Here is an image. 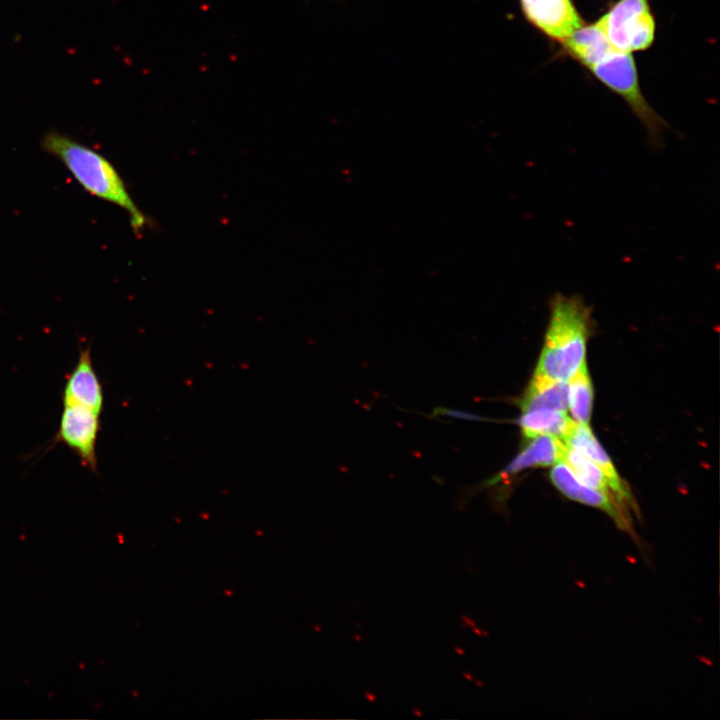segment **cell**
I'll return each mask as SVG.
<instances>
[{"label":"cell","instance_id":"cell-7","mask_svg":"<svg viewBox=\"0 0 720 720\" xmlns=\"http://www.w3.org/2000/svg\"><path fill=\"white\" fill-rule=\"evenodd\" d=\"M527 21L548 37L563 42L583 25L572 0H519Z\"/></svg>","mask_w":720,"mask_h":720},{"label":"cell","instance_id":"cell-8","mask_svg":"<svg viewBox=\"0 0 720 720\" xmlns=\"http://www.w3.org/2000/svg\"><path fill=\"white\" fill-rule=\"evenodd\" d=\"M63 403L78 404L100 414L103 410V387L93 366L90 345L80 348L78 360L66 378Z\"/></svg>","mask_w":720,"mask_h":720},{"label":"cell","instance_id":"cell-6","mask_svg":"<svg viewBox=\"0 0 720 720\" xmlns=\"http://www.w3.org/2000/svg\"><path fill=\"white\" fill-rule=\"evenodd\" d=\"M550 479L554 486L569 499L603 511L619 529L632 536L635 535L636 518L600 492L581 483L564 460L557 462L552 468Z\"/></svg>","mask_w":720,"mask_h":720},{"label":"cell","instance_id":"cell-15","mask_svg":"<svg viewBox=\"0 0 720 720\" xmlns=\"http://www.w3.org/2000/svg\"><path fill=\"white\" fill-rule=\"evenodd\" d=\"M568 406L575 422L589 424L593 388L586 363L568 380Z\"/></svg>","mask_w":720,"mask_h":720},{"label":"cell","instance_id":"cell-4","mask_svg":"<svg viewBox=\"0 0 720 720\" xmlns=\"http://www.w3.org/2000/svg\"><path fill=\"white\" fill-rule=\"evenodd\" d=\"M598 21L617 51L645 50L654 41L655 20L649 0H618Z\"/></svg>","mask_w":720,"mask_h":720},{"label":"cell","instance_id":"cell-12","mask_svg":"<svg viewBox=\"0 0 720 720\" xmlns=\"http://www.w3.org/2000/svg\"><path fill=\"white\" fill-rule=\"evenodd\" d=\"M562 43L567 52L587 68L614 49L599 21L581 25Z\"/></svg>","mask_w":720,"mask_h":720},{"label":"cell","instance_id":"cell-2","mask_svg":"<svg viewBox=\"0 0 720 720\" xmlns=\"http://www.w3.org/2000/svg\"><path fill=\"white\" fill-rule=\"evenodd\" d=\"M591 326V311L582 297L553 295L550 320L535 373L568 381L585 363Z\"/></svg>","mask_w":720,"mask_h":720},{"label":"cell","instance_id":"cell-3","mask_svg":"<svg viewBox=\"0 0 720 720\" xmlns=\"http://www.w3.org/2000/svg\"><path fill=\"white\" fill-rule=\"evenodd\" d=\"M588 69L597 79L625 100L632 112L645 126L650 143L655 147L659 146L661 135L667 129V124L645 100L631 53L613 49Z\"/></svg>","mask_w":720,"mask_h":720},{"label":"cell","instance_id":"cell-9","mask_svg":"<svg viewBox=\"0 0 720 720\" xmlns=\"http://www.w3.org/2000/svg\"><path fill=\"white\" fill-rule=\"evenodd\" d=\"M562 440L565 445L579 451L595 463L609 478L616 492L625 501L637 506L629 486L617 473L612 461L595 438L588 424L574 421Z\"/></svg>","mask_w":720,"mask_h":720},{"label":"cell","instance_id":"cell-1","mask_svg":"<svg viewBox=\"0 0 720 720\" xmlns=\"http://www.w3.org/2000/svg\"><path fill=\"white\" fill-rule=\"evenodd\" d=\"M41 146L62 162L86 192L124 209L129 214L135 233L142 231L146 218L134 203L120 174L105 156L55 130L43 136Z\"/></svg>","mask_w":720,"mask_h":720},{"label":"cell","instance_id":"cell-5","mask_svg":"<svg viewBox=\"0 0 720 720\" xmlns=\"http://www.w3.org/2000/svg\"><path fill=\"white\" fill-rule=\"evenodd\" d=\"M100 430V413L87 407L63 403L54 444L62 443L91 472H98L97 439Z\"/></svg>","mask_w":720,"mask_h":720},{"label":"cell","instance_id":"cell-11","mask_svg":"<svg viewBox=\"0 0 720 720\" xmlns=\"http://www.w3.org/2000/svg\"><path fill=\"white\" fill-rule=\"evenodd\" d=\"M563 460L568 464L581 483L600 492L636 519L639 518L638 506H634L625 501L616 492L605 473L586 456L566 445Z\"/></svg>","mask_w":720,"mask_h":720},{"label":"cell","instance_id":"cell-13","mask_svg":"<svg viewBox=\"0 0 720 720\" xmlns=\"http://www.w3.org/2000/svg\"><path fill=\"white\" fill-rule=\"evenodd\" d=\"M521 411L554 409L566 412L568 408V381L534 373L519 402Z\"/></svg>","mask_w":720,"mask_h":720},{"label":"cell","instance_id":"cell-14","mask_svg":"<svg viewBox=\"0 0 720 720\" xmlns=\"http://www.w3.org/2000/svg\"><path fill=\"white\" fill-rule=\"evenodd\" d=\"M573 422L564 411L541 408L522 412L519 426L523 436L528 439L539 435L563 439Z\"/></svg>","mask_w":720,"mask_h":720},{"label":"cell","instance_id":"cell-10","mask_svg":"<svg viewBox=\"0 0 720 720\" xmlns=\"http://www.w3.org/2000/svg\"><path fill=\"white\" fill-rule=\"evenodd\" d=\"M531 439L533 440L502 472L487 482V485L495 484L527 468L550 466L563 460L566 445L559 438L539 435Z\"/></svg>","mask_w":720,"mask_h":720}]
</instances>
